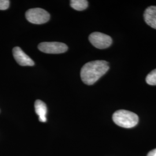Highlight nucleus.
<instances>
[{
  "label": "nucleus",
  "instance_id": "nucleus-1",
  "mask_svg": "<svg viewBox=\"0 0 156 156\" xmlns=\"http://www.w3.org/2000/svg\"><path fill=\"white\" fill-rule=\"evenodd\" d=\"M109 69V64L103 60H97L87 62L80 71V77L84 83L87 85L94 84Z\"/></svg>",
  "mask_w": 156,
  "mask_h": 156
},
{
  "label": "nucleus",
  "instance_id": "nucleus-2",
  "mask_svg": "<svg viewBox=\"0 0 156 156\" xmlns=\"http://www.w3.org/2000/svg\"><path fill=\"white\" fill-rule=\"evenodd\" d=\"M112 119L117 126L126 128L134 127L139 122V117L136 114L124 109L115 112L112 116Z\"/></svg>",
  "mask_w": 156,
  "mask_h": 156
},
{
  "label": "nucleus",
  "instance_id": "nucleus-3",
  "mask_svg": "<svg viewBox=\"0 0 156 156\" xmlns=\"http://www.w3.org/2000/svg\"><path fill=\"white\" fill-rule=\"evenodd\" d=\"M26 17L29 22L35 24H42L50 19L49 13L42 8H33L26 12Z\"/></svg>",
  "mask_w": 156,
  "mask_h": 156
},
{
  "label": "nucleus",
  "instance_id": "nucleus-4",
  "mask_svg": "<svg viewBox=\"0 0 156 156\" xmlns=\"http://www.w3.org/2000/svg\"><path fill=\"white\" fill-rule=\"evenodd\" d=\"M89 39L92 45L100 49L108 48L112 44V39L110 36L99 32L91 34Z\"/></svg>",
  "mask_w": 156,
  "mask_h": 156
},
{
  "label": "nucleus",
  "instance_id": "nucleus-5",
  "mask_svg": "<svg viewBox=\"0 0 156 156\" xmlns=\"http://www.w3.org/2000/svg\"><path fill=\"white\" fill-rule=\"evenodd\" d=\"M40 51L48 54H60L68 50V46L64 43L52 42H42L38 45Z\"/></svg>",
  "mask_w": 156,
  "mask_h": 156
},
{
  "label": "nucleus",
  "instance_id": "nucleus-6",
  "mask_svg": "<svg viewBox=\"0 0 156 156\" xmlns=\"http://www.w3.org/2000/svg\"><path fill=\"white\" fill-rule=\"evenodd\" d=\"M13 55L17 62L22 66H33L34 62L19 47L13 49Z\"/></svg>",
  "mask_w": 156,
  "mask_h": 156
},
{
  "label": "nucleus",
  "instance_id": "nucleus-7",
  "mask_svg": "<svg viewBox=\"0 0 156 156\" xmlns=\"http://www.w3.org/2000/svg\"><path fill=\"white\" fill-rule=\"evenodd\" d=\"M146 23L151 28L156 29V6H151L146 9L144 14Z\"/></svg>",
  "mask_w": 156,
  "mask_h": 156
},
{
  "label": "nucleus",
  "instance_id": "nucleus-8",
  "mask_svg": "<svg viewBox=\"0 0 156 156\" xmlns=\"http://www.w3.org/2000/svg\"><path fill=\"white\" fill-rule=\"evenodd\" d=\"M35 110L36 113L39 116V120L41 122L45 123L47 120L46 114H47V106L43 101H36L35 102Z\"/></svg>",
  "mask_w": 156,
  "mask_h": 156
},
{
  "label": "nucleus",
  "instance_id": "nucleus-9",
  "mask_svg": "<svg viewBox=\"0 0 156 156\" xmlns=\"http://www.w3.org/2000/svg\"><path fill=\"white\" fill-rule=\"evenodd\" d=\"M70 5L73 9L81 11L87 8L88 1L86 0H72L70 1Z\"/></svg>",
  "mask_w": 156,
  "mask_h": 156
},
{
  "label": "nucleus",
  "instance_id": "nucleus-10",
  "mask_svg": "<svg viewBox=\"0 0 156 156\" xmlns=\"http://www.w3.org/2000/svg\"><path fill=\"white\" fill-rule=\"evenodd\" d=\"M146 83L151 86H156V69L151 71L146 78Z\"/></svg>",
  "mask_w": 156,
  "mask_h": 156
},
{
  "label": "nucleus",
  "instance_id": "nucleus-11",
  "mask_svg": "<svg viewBox=\"0 0 156 156\" xmlns=\"http://www.w3.org/2000/svg\"><path fill=\"white\" fill-rule=\"evenodd\" d=\"M10 1L8 0H0V10H6L9 6Z\"/></svg>",
  "mask_w": 156,
  "mask_h": 156
},
{
  "label": "nucleus",
  "instance_id": "nucleus-12",
  "mask_svg": "<svg viewBox=\"0 0 156 156\" xmlns=\"http://www.w3.org/2000/svg\"><path fill=\"white\" fill-rule=\"evenodd\" d=\"M147 156H156V149L150 151L147 154Z\"/></svg>",
  "mask_w": 156,
  "mask_h": 156
}]
</instances>
